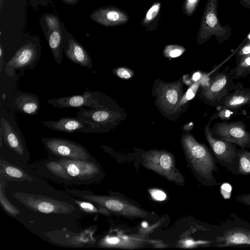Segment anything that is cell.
Returning <instances> with one entry per match:
<instances>
[{
  "label": "cell",
  "mask_w": 250,
  "mask_h": 250,
  "mask_svg": "<svg viewBox=\"0 0 250 250\" xmlns=\"http://www.w3.org/2000/svg\"><path fill=\"white\" fill-rule=\"evenodd\" d=\"M34 1H36L37 2H38L39 4H40L42 5H44V4L43 1L44 0H33Z\"/></svg>",
  "instance_id": "39"
},
{
  "label": "cell",
  "mask_w": 250,
  "mask_h": 250,
  "mask_svg": "<svg viewBox=\"0 0 250 250\" xmlns=\"http://www.w3.org/2000/svg\"><path fill=\"white\" fill-rule=\"evenodd\" d=\"M185 51V49L183 46L171 44L165 47L164 54L167 57L174 58L180 56Z\"/></svg>",
  "instance_id": "29"
},
{
  "label": "cell",
  "mask_w": 250,
  "mask_h": 250,
  "mask_svg": "<svg viewBox=\"0 0 250 250\" xmlns=\"http://www.w3.org/2000/svg\"><path fill=\"white\" fill-rule=\"evenodd\" d=\"M201 74L199 72H196L193 74L192 80L195 82L199 81L201 80Z\"/></svg>",
  "instance_id": "37"
},
{
  "label": "cell",
  "mask_w": 250,
  "mask_h": 250,
  "mask_svg": "<svg viewBox=\"0 0 250 250\" xmlns=\"http://www.w3.org/2000/svg\"><path fill=\"white\" fill-rule=\"evenodd\" d=\"M73 200L78 205L80 209L84 212L104 215H108L110 214V211L106 208L99 205L96 207L92 202L83 200L81 201L76 199H73Z\"/></svg>",
  "instance_id": "27"
},
{
  "label": "cell",
  "mask_w": 250,
  "mask_h": 250,
  "mask_svg": "<svg viewBox=\"0 0 250 250\" xmlns=\"http://www.w3.org/2000/svg\"><path fill=\"white\" fill-rule=\"evenodd\" d=\"M239 55L242 58L250 55V43L244 46L239 51Z\"/></svg>",
  "instance_id": "36"
},
{
  "label": "cell",
  "mask_w": 250,
  "mask_h": 250,
  "mask_svg": "<svg viewBox=\"0 0 250 250\" xmlns=\"http://www.w3.org/2000/svg\"><path fill=\"white\" fill-rule=\"evenodd\" d=\"M181 142L186 158L202 184L209 187L219 185L213 174L219 170L208 147L190 134L183 135Z\"/></svg>",
  "instance_id": "2"
},
{
  "label": "cell",
  "mask_w": 250,
  "mask_h": 250,
  "mask_svg": "<svg viewBox=\"0 0 250 250\" xmlns=\"http://www.w3.org/2000/svg\"><path fill=\"white\" fill-rule=\"evenodd\" d=\"M71 195L101 206L110 212L133 218H147L149 214L139 207L120 197L95 194L91 191L67 189Z\"/></svg>",
  "instance_id": "3"
},
{
  "label": "cell",
  "mask_w": 250,
  "mask_h": 250,
  "mask_svg": "<svg viewBox=\"0 0 250 250\" xmlns=\"http://www.w3.org/2000/svg\"><path fill=\"white\" fill-rule=\"evenodd\" d=\"M105 96L98 91H86L81 95L50 99L47 103L56 108H94L107 106Z\"/></svg>",
  "instance_id": "8"
},
{
  "label": "cell",
  "mask_w": 250,
  "mask_h": 250,
  "mask_svg": "<svg viewBox=\"0 0 250 250\" xmlns=\"http://www.w3.org/2000/svg\"><path fill=\"white\" fill-rule=\"evenodd\" d=\"M182 93L180 82L164 84L159 91V103L166 111H175L182 98Z\"/></svg>",
  "instance_id": "18"
},
{
  "label": "cell",
  "mask_w": 250,
  "mask_h": 250,
  "mask_svg": "<svg viewBox=\"0 0 250 250\" xmlns=\"http://www.w3.org/2000/svg\"><path fill=\"white\" fill-rule=\"evenodd\" d=\"M2 48L1 47V46H0V57H2Z\"/></svg>",
  "instance_id": "40"
},
{
  "label": "cell",
  "mask_w": 250,
  "mask_h": 250,
  "mask_svg": "<svg viewBox=\"0 0 250 250\" xmlns=\"http://www.w3.org/2000/svg\"><path fill=\"white\" fill-rule=\"evenodd\" d=\"M227 82V77L225 75L220 74L217 75L210 81L208 85L204 88L203 95L208 100H214L225 87Z\"/></svg>",
  "instance_id": "23"
},
{
  "label": "cell",
  "mask_w": 250,
  "mask_h": 250,
  "mask_svg": "<svg viewBox=\"0 0 250 250\" xmlns=\"http://www.w3.org/2000/svg\"><path fill=\"white\" fill-rule=\"evenodd\" d=\"M205 134L216 163L232 174L238 175V148L234 144L214 138L208 125L205 128Z\"/></svg>",
  "instance_id": "6"
},
{
  "label": "cell",
  "mask_w": 250,
  "mask_h": 250,
  "mask_svg": "<svg viewBox=\"0 0 250 250\" xmlns=\"http://www.w3.org/2000/svg\"><path fill=\"white\" fill-rule=\"evenodd\" d=\"M40 123L50 129L68 133L80 132L83 133H93V127L88 122L77 116L65 117L58 120L40 121Z\"/></svg>",
  "instance_id": "16"
},
{
  "label": "cell",
  "mask_w": 250,
  "mask_h": 250,
  "mask_svg": "<svg viewBox=\"0 0 250 250\" xmlns=\"http://www.w3.org/2000/svg\"><path fill=\"white\" fill-rule=\"evenodd\" d=\"M215 132L219 139L238 146L240 148H250V133L241 123H220Z\"/></svg>",
  "instance_id": "13"
},
{
  "label": "cell",
  "mask_w": 250,
  "mask_h": 250,
  "mask_svg": "<svg viewBox=\"0 0 250 250\" xmlns=\"http://www.w3.org/2000/svg\"><path fill=\"white\" fill-rule=\"evenodd\" d=\"M64 25L61 28L54 30L44 35L47 40L54 59L56 62L60 64L63 59V30Z\"/></svg>",
  "instance_id": "20"
},
{
  "label": "cell",
  "mask_w": 250,
  "mask_h": 250,
  "mask_svg": "<svg viewBox=\"0 0 250 250\" xmlns=\"http://www.w3.org/2000/svg\"><path fill=\"white\" fill-rule=\"evenodd\" d=\"M200 83V82L199 81L195 82L190 86V87L187 91L186 93L181 99V101L178 105V107L186 104L188 101L191 100L195 96L196 91L198 89Z\"/></svg>",
  "instance_id": "31"
},
{
  "label": "cell",
  "mask_w": 250,
  "mask_h": 250,
  "mask_svg": "<svg viewBox=\"0 0 250 250\" xmlns=\"http://www.w3.org/2000/svg\"><path fill=\"white\" fill-rule=\"evenodd\" d=\"M39 21L44 35L64 25L56 15L50 13L43 14Z\"/></svg>",
  "instance_id": "24"
},
{
  "label": "cell",
  "mask_w": 250,
  "mask_h": 250,
  "mask_svg": "<svg viewBox=\"0 0 250 250\" xmlns=\"http://www.w3.org/2000/svg\"><path fill=\"white\" fill-rule=\"evenodd\" d=\"M115 73L119 77L124 79L130 78L133 74L130 70L125 67L117 68L115 71Z\"/></svg>",
  "instance_id": "33"
},
{
  "label": "cell",
  "mask_w": 250,
  "mask_h": 250,
  "mask_svg": "<svg viewBox=\"0 0 250 250\" xmlns=\"http://www.w3.org/2000/svg\"><path fill=\"white\" fill-rule=\"evenodd\" d=\"M250 100V95L246 93H238L229 97L225 102L226 107L236 108L246 104Z\"/></svg>",
  "instance_id": "28"
},
{
  "label": "cell",
  "mask_w": 250,
  "mask_h": 250,
  "mask_svg": "<svg viewBox=\"0 0 250 250\" xmlns=\"http://www.w3.org/2000/svg\"><path fill=\"white\" fill-rule=\"evenodd\" d=\"M76 116L91 124L93 133H101L112 128L118 118L117 113L108 106L91 108H79Z\"/></svg>",
  "instance_id": "9"
},
{
  "label": "cell",
  "mask_w": 250,
  "mask_h": 250,
  "mask_svg": "<svg viewBox=\"0 0 250 250\" xmlns=\"http://www.w3.org/2000/svg\"><path fill=\"white\" fill-rule=\"evenodd\" d=\"M41 140L51 156L71 159H95L85 147L71 140L56 137L42 138Z\"/></svg>",
  "instance_id": "7"
},
{
  "label": "cell",
  "mask_w": 250,
  "mask_h": 250,
  "mask_svg": "<svg viewBox=\"0 0 250 250\" xmlns=\"http://www.w3.org/2000/svg\"><path fill=\"white\" fill-rule=\"evenodd\" d=\"M14 197L28 208L38 212L68 214L75 210L71 204L44 195L17 192Z\"/></svg>",
  "instance_id": "5"
},
{
  "label": "cell",
  "mask_w": 250,
  "mask_h": 250,
  "mask_svg": "<svg viewBox=\"0 0 250 250\" xmlns=\"http://www.w3.org/2000/svg\"><path fill=\"white\" fill-rule=\"evenodd\" d=\"M40 57V49L31 42L22 45L12 58L6 63L4 71L8 76L14 75L15 71L34 67Z\"/></svg>",
  "instance_id": "12"
},
{
  "label": "cell",
  "mask_w": 250,
  "mask_h": 250,
  "mask_svg": "<svg viewBox=\"0 0 250 250\" xmlns=\"http://www.w3.org/2000/svg\"><path fill=\"white\" fill-rule=\"evenodd\" d=\"M248 39L250 40V34L248 36Z\"/></svg>",
  "instance_id": "41"
},
{
  "label": "cell",
  "mask_w": 250,
  "mask_h": 250,
  "mask_svg": "<svg viewBox=\"0 0 250 250\" xmlns=\"http://www.w3.org/2000/svg\"><path fill=\"white\" fill-rule=\"evenodd\" d=\"M142 165L175 184L183 186L185 180L175 166L174 156L165 150H149L142 156Z\"/></svg>",
  "instance_id": "4"
},
{
  "label": "cell",
  "mask_w": 250,
  "mask_h": 250,
  "mask_svg": "<svg viewBox=\"0 0 250 250\" xmlns=\"http://www.w3.org/2000/svg\"><path fill=\"white\" fill-rule=\"evenodd\" d=\"M236 200L250 209V193L243 194L236 197Z\"/></svg>",
  "instance_id": "34"
},
{
  "label": "cell",
  "mask_w": 250,
  "mask_h": 250,
  "mask_svg": "<svg viewBox=\"0 0 250 250\" xmlns=\"http://www.w3.org/2000/svg\"><path fill=\"white\" fill-rule=\"evenodd\" d=\"M199 0H184L182 6V10L184 14L190 17L197 8Z\"/></svg>",
  "instance_id": "30"
},
{
  "label": "cell",
  "mask_w": 250,
  "mask_h": 250,
  "mask_svg": "<svg viewBox=\"0 0 250 250\" xmlns=\"http://www.w3.org/2000/svg\"><path fill=\"white\" fill-rule=\"evenodd\" d=\"M39 174L67 185H86L98 182L103 172L94 160H77L56 156L33 164Z\"/></svg>",
  "instance_id": "1"
},
{
  "label": "cell",
  "mask_w": 250,
  "mask_h": 250,
  "mask_svg": "<svg viewBox=\"0 0 250 250\" xmlns=\"http://www.w3.org/2000/svg\"><path fill=\"white\" fill-rule=\"evenodd\" d=\"M17 109L20 112L29 115H37L40 108L39 98L33 94L19 96L15 100Z\"/></svg>",
  "instance_id": "21"
},
{
  "label": "cell",
  "mask_w": 250,
  "mask_h": 250,
  "mask_svg": "<svg viewBox=\"0 0 250 250\" xmlns=\"http://www.w3.org/2000/svg\"><path fill=\"white\" fill-rule=\"evenodd\" d=\"M0 178L5 181L32 182L33 178L22 168L0 159Z\"/></svg>",
  "instance_id": "19"
},
{
  "label": "cell",
  "mask_w": 250,
  "mask_h": 250,
  "mask_svg": "<svg viewBox=\"0 0 250 250\" xmlns=\"http://www.w3.org/2000/svg\"><path fill=\"white\" fill-rule=\"evenodd\" d=\"M238 175H250V151L246 148H238Z\"/></svg>",
  "instance_id": "25"
},
{
  "label": "cell",
  "mask_w": 250,
  "mask_h": 250,
  "mask_svg": "<svg viewBox=\"0 0 250 250\" xmlns=\"http://www.w3.org/2000/svg\"><path fill=\"white\" fill-rule=\"evenodd\" d=\"M250 72V55L241 58L238 65L236 75L240 77L242 75Z\"/></svg>",
  "instance_id": "32"
},
{
  "label": "cell",
  "mask_w": 250,
  "mask_h": 250,
  "mask_svg": "<svg viewBox=\"0 0 250 250\" xmlns=\"http://www.w3.org/2000/svg\"><path fill=\"white\" fill-rule=\"evenodd\" d=\"M0 136L4 143L19 159L25 164L30 160L29 152L24 138L20 130L16 129L13 125L4 116L0 119Z\"/></svg>",
  "instance_id": "11"
},
{
  "label": "cell",
  "mask_w": 250,
  "mask_h": 250,
  "mask_svg": "<svg viewBox=\"0 0 250 250\" xmlns=\"http://www.w3.org/2000/svg\"><path fill=\"white\" fill-rule=\"evenodd\" d=\"M161 9V2L157 1L153 3L146 12L141 24L147 31H154L159 28Z\"/></svg>",
  "instance_id": "22"
},
{
  "label": "cell",
  "mask_w": 250,
  "mask_h": 250,
  "mask_svg": "<svg viewBox=\"0 0 250 250\" xmlns=\"http://www.w3.org/2000/svg\"><path fill=\"white\" fill-rule=\"evenodd\" d=\"M64 3L70 5H74L77 4L79 1V0H61Z\"/></svg>",
  "instance_id": "38"
},
{
  "label": "cell",
  "mask_w": 250,
  "mask_h": 250,
  "mask_svg": "<svg viewBox=\"0 0 250 250\" xmlns=\"http://www.w3.org/2000/svg\"><path fill=\"white\" fill-rule=\"evenodd\" d=\"M216 0H208L205 7L202 21L198 33L197 42L202 43L213 34L217 33V30H223L216 16Z\"/></svg>",
  "instance_id": "17"
},
{
  "label": "cell",
  "mask_w": 250,
  "mask_h": 250,
  "mask_svg": "<svg viewBox=\"0 0 250 250\" xmlns=\"http://www.w3.org/2000/svg\"><path fill=\"white\" fill-rule=\"evenodd\" d=\"M63 53L72 62L81 66L91 69L93 64L90 56L85 48L64 28Z\"/></svg>",
  "instance_id": "14"
},
{
  "label": "cell",
  "mask_w": 250,
  "mask_h": 250,
  "mask_svg": "<svg viewBox=\"0 0 250 250\" xmlns=\"http://www.w3.org/2000/svg\"><path fill=\"white\" fill-rule=\"evenodd\" d=\"M150 193L151 195V196L156 200L163 201L166 198V193L159 189H151Z\"/></svg>",
  "instance_id": "35"
},
{
  "label": "cell",
  "mask_w": 250,
  "mask_h": 250,
  "mask_svg": "<svg viewBox=\"0 0 250 250\" xmlns=\"http://www.w3.org/2000/svg\"><path fill=\"white\" fill-rule=\"evenodd\" d=\"M94 22L105 27L117 26L126 23L128 15L121 8L115 6H107L94 10L90 15Z\"/></svg>",
  "instance_id": "15"
},
{
  "label": "cell",
  "mask_w": 250,
  "mask_h": 250,
  "mask_svg": "<svg viewBox=\"0 0 250 250\" xmlns=\"http://www.w3.org/2000/svg\"><path fill=\"white\" fill-rule=\"evenodd\" d=\"M232 223H225L219 226L218 233L212 241L215 247L250 246V227L234 226Z\"/></svg>",
  "instance_id": "10"
},
{
  "label": "cell",
  "mask_w": 250,
  "mask_h": 250,
  "mask_svg": "<svg viewBox=\"0 0 250 250\" xmlns=\"http://www.w3.org/2000/svg\"><path fill=\"white\" fill-rule=\"evenodd\" d=\"M0 202L3 210L8 214L16 216L20 213V210L6 198L4 189L7 186L6 181L0 178Z\"/></svg>",
  "instance_id": "26"
}]
</instances>
